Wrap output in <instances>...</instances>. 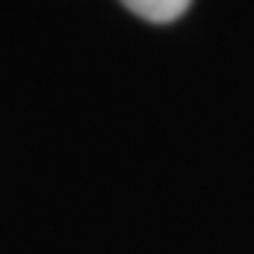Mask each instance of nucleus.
<instances>
[{"label":"nucleus","mask_w":254,"mask_h":254,"mask_svg":"<svg viewBox=\"0 0 254 254\" xmlns=\"http://www.w3.org/2000/svg\"><path fill=\"white\" fill-rule=\"evenodd\" d=\"M120 4L127 11H134L138 18H145V21L166 25V21H177L190 7V0H120Z\"/></svg>","instance_id":"1"}]
</instances>
